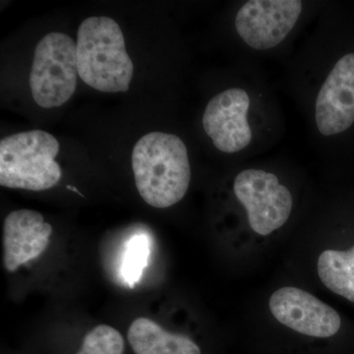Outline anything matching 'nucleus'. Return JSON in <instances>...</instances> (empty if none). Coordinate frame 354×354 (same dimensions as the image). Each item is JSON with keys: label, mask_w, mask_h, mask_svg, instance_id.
Listing matches in <instances>:
<instances>
[{"label": "nucleus", "mask_w": 354, "mask_h": 354, "mask_svg": "<svg viewBox=\"0 0 354 354\" xmlns=\"http://www.w3.org/2000/svg\"><path fill=\"white\" fill-rule=\"evenodd\" d=\"M131 162L137 189L147 204L169 208L185 196L191 167L187 149L178 136L149 133L133 149Z\"/></svg>", "instance_id": "1"}, {"label": "nucleus", "mask_w": 354, "mask_h": 354, "mask_svg": "<svg viewBox=\"0 0 354 354\" xmlns=\"http://www.w3.org/2000/svg\"><path fill=\"white\" fill-rule=\"evenodd\" d=\"M79 77L91 87L104 93L127 92L134 73L124 36L116 21L90 17L77 32Z\"/></svg>", "instance_id": "2"}, {"label": "nucleus", "mask_w": 354, "mask_h": 354, "mask_svg": "<svg viewBox=\"0 0 354 354\" xmlns=\"http://www.w3.org/2000/svg\"><path fill=\"white\" fill-rule=\"evenodd\" d=\"M59 143L43 130L21 132L0 141V185L44 191L55 187L62 171L55 158Z\"/></svg>", "instance_id": "3"}, {"label": "nucleus", "mask_w": 354, "mask_h": 354, "mask_svg": "<svg viewBox=\"0 0 354 354\" xmlns=\"http://www.w3.org/2000/svg\"><path fill=\"white\" fill-rule=\"evenodd\" d=\"M76 44L62 32L46 35L35 50L29 85L32 99L44 109L58 108L75 93Z\"/></svg>", "instance_id": "4"}, {"label": "nucleus", "mask_w": 354, "mask_h": 354, "mask_svg": "<svg viewBox=\"0 0 354 354\" xmlns=\"http://www.w3.org/2000/svg\"><path fill=\"white\" fill-rule=\"evenodd\" d=\"M234 189L256 234L269 235L283 227L290 218L292 196L290 191L279 183L276 174L263 169H245L235 178Z\"/></svg>", "instance_id": "5"}, {"label": "nucleus", "mask_w": 354, "mask_h": 354, "mask_svg": "<svg viewBox=\"0 0 354 354\" xmlns=\"http://www.w3.org/2000/svg\"><path fill=\"white\" fill-rule=\"evenodd\" d=\"M302 8L304 3L298 0H251L237 12L235 29L253 50H271L285 41Z\"/></svg>", "instance_id": "6"}, {"label": "nucleus", "mask_w": 354, "mask_h": 354, "mask_svg": "<svg viewBox=\"0 0 354 354\" xmlns=\"http://www.w3.org/2000/svg\"><path fill=\"white\" fill-rule=\"evenodd\" d=\"M249 106L250 97L241 88H227L207 104L203 127L221 152H241L250 144L252 130L248 121Z\"/></svg>", "instance_id": "7"}, {"label": "nucleus", "mask_w": 354, "mask_h": 354, "mask_svg": "<svg viewBox=\"0 0 354 354\" xmlns=\"http://www.w3.org/2000/svg\"><path fill=\"white\" fill-rule=\"evenodd\" d=\"M270 309L279 323L314 337H330L339 332V313L318 298L297 288H283L270 298Z\"/></svg>", "instance_id": "8"}, {"label": "nucleus", "mask_w": 354, "mask_h": 354, "mask_svg": "<svg viewBox=\"0 0 354 354\" xmlns=\"http://www.w3.org/2000/svg\"><path fill=\"white\" fill-rule=\"evenodd\" d=\"M315 120L319 132L333 136L354 122V53L342 57L317 95Z\"/></svg>", "instance_id": "9"}, {"label": "nucleus", "mask_w": 354, "mask_h": 354, "mask_svg": "<svg viewBox=\"0 0 354 354\" xmlns=\"http://www.w3.org/2000/svg\"><path fill=\"white\" fill-rule=\"evenodd\" d=\"M53 227L39 212L17 209L6 216L3 225V263L8 272L37 259L50 243Z\"/></svg>", "instance_id": "10"}, {"label": "nucleus", "mask_w": 354, "mask_h": 354, "mask_svg": "<svg viewBox=\"0 0 354 354\" xmlns=\"http://www.w3.org/2000/svg\"><path fill=\"white\" fill-rule=\"evenodd\" d=\"M127 337L135 354H201L199 346L189 337L167 332L144 317L131 324Z\"/></svg>", "instance_id": "11"}, {"label": "nucleus", "mask_w": 354, "mask_h": 354, "mask_svg": "<svg viewBox=\"0 0 354 354\" xmlns=\"http://www.w3.org/2000/svg\"><path fill=\"white\" fill-rule=\"evenodd\" d=\"M318 274L326 288L354 304V246L346 251H324Z\"/></svg>", "instance_id": "12"}, {"label": "nucleus", "mask_w": 354, "mask_h": 354, "mask_svg": "<svg viewBox=\"0 0 354 354\" xmlns=\"http://www.w3.org/2000/svg\"><path fill=\"white\" fill-rule=\"evenodd\" d=\"M124 341L118 330L100 325L85 335L82 348L77 354H123Z\"/></svg>", "instance_id": "13"}, {"label": "nucleus", "mask_w": 354, "mask_h": 354, "mask_svg": "<svg viewBox=\"0 0 354 354\" xmlns=\"http://www.w3.org/2000/svg\"><path fill=\"white\" fill-rule=\"evenodd\" d=\"M150 255L149 241L144 235L133 237L128 243L121 266V276L129 286L139 281Z\"/></svg>", "instance_id": "14"}, {"label": "nucleus", "mask_w": 354, "mask_h": 354, "mask_svg": "<svg viewBox=\"0 0 354 354\" xmlns=\"http://www.w3.org/2000/svg\"><path fill=\"white\" fill-rule=\"evenodd\" d=\"M67 188H68V189H70V190L75 191V192L78 193V194H80V193H79V191L77 190L75 187H72V186L68 185V186H67Z\"/></svg>", "instance_id": "15"}]
</instances>
